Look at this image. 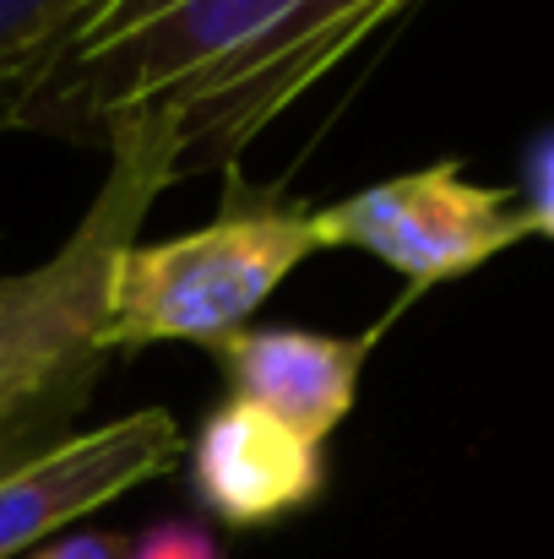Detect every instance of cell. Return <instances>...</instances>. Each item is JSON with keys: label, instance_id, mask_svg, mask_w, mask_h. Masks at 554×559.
I'll list each match as a JSON object with an SVG mask.
<instances>
[{"label": "cell", "instance_id": "9c48e42d", "mask_svg": "<svg viewBox=\"0 0 554 559\" xmlns=\"http://www.w3.org/2000/svg\"><path fill=\"white\" fill-rule=\"evenodd\" d=\"M169 5H180V0H93V5L71 22V33H66L44 60H55V55L76 49V44H98V38H109V33H126V27H137V22L169 11ZM44 60H38V66H44ZM38 66H33V71H38Z\"/></svg>", "mask_w": 554, "mask_h": 559}, {"label": "cell", "instance_id": "ba28073f", "mask_svg": "<svg viewBox=\"0 0 554 559\" xmlns=\"http://www.w3.org/2000/svg\"><path fill=\"white\" fill-rule=\"evenodd\" d=\"M93 0H0V98L71 33Z\"/></svg>", "mask_w": 554, "mask_h": 559}, {"label": "cell", "instance_id": "8992f818", "mask_svg": "<svg viewBox=\"0 0 554 559\" xmlns=\"http://www.w3.org/2000/svg\"><path fill=\"white\" fill-rule=\"evenodd\" d=\"M185 462L196 506L234 533L288 522L327 489V445L234 396L201 418Z\"/></svg>", "mask_w": 554, "mask_h": 559}, {"label": "cell", "instance_id": "8fae6325", "mask_svg": "<svg viewBox=\"0 0 554 559\" xmlns=\"http://www.w3.org/2000/svg\"><path fill=\"white\" fill-rule=\"evenodd\" d=\"M126 559H223V549L201 522H158L131 544Z\"/></svg>", "mask_w": 554, "mask_h": 559}, {"label": "cell", "instance_id": "52a82bcc", "mask_svg": "<svg viewBox=\"0 0 554 559\" xmlns=\"http://www.w3.org/2000/svg\"><path fill=\"white\" fill-rule=\"evenodd\" d=\"M380 326L365 337H321L299 326H245L228 337L212 359L228 380L234 402H250L288 429L310 435L316 445L332 440V429L359 402V374L375 348Z\"/></svg>", "mask_w": 554, "mask_h": 559}, {"label": "cell", "instance_id": "5b68a950", "mask_svg": "<svg viewBox=\"0 0 554 559\" xmlns=\"http://www.w3.org/2000/svg\"><path fill=\"white\" fill-rule=\"evenodd\" d=\"M185 429L169 407L109 418L87 435H66L49 451L0 473V559L44 544L126 489L164 478L185 456Z\"/></svg>", "mask_w": 554, "mask_h": 559}, {"label": "cell", "instance_id": "7c38bea8", "mask_svg": "<svg viewBox=\"0 0 554 559\" xmlns=\"http://www.w3.org/2000/svg\"><path fill=\"white\" fill-rule=\"evenodd\" d=\"M131 555V538H120V533H71V538H55V544H44L38 555L27 559H126Z\"/></svg>", "mask_w": 554, "mask_h": 559}, {"label": "cell", "instance_id": "7a4b0ae2", "mask_svg": "<svg viewBox=\"0 0 554 559\" xmlns=\"http://www.w3.org/2000/svg\"><path fill=\"white\" fill-rule=\"evenodd\" d=\"M109 175L66 245L0 277V473L66 440L93 402L109 354L98 348L115 261L137 245L153 201L180 180V126L164 109L115 115L98 136Z\"/></svg>", "mask_w": 554, "mask_h": 559}, {"label": "cell", "instance_id": "277c9868", "mask_svg": "<svg viewBox=\"0 0 554 559\" xmlns=\"http://www.w3.org/2000/svg\"><path fill=\"white\" fill-rule=\"evenodd\" d=\"M316 234L321 250L354 245L386 261L419 294L468 277L511 245L533 239V223L517 186H479L457 158H440L413 175L375 180L332 206H316Z\"/></svg>", "mask_w": 554, "mask_h": 559}, {"label": "cell", "instance_id": "6da1fadb", "mask_svg": "<svg viewBox=\"0 0 554 559\" xmlns=\"http://www.w3.org/2000/svg\"><path fill=\"white\" fill-rule=\"evenodd\" d=\"M424 0H180L126 33L76 44L0 98V131L104 136L115 115L180 126V180L234 169L245 147Z\"/></svg>", "mask_w": 554, "mask_h": 559}, {"label": "cell", "instance_id": "3957f363", "mask_svg": "<svg viewBox=\"0 0 554 559\" xmlns=\"http://www.w3.org/2000/svg\"><path fill=\"white\" fill-rule=\"evenodd\" d=\"M316 250V206L245 186L234 164L223 169V212L212 223L158 245H131L115 261L98 348L109 359L153 343H196L217 354Z\"/></svg>", "mask_w": 554, "mask_h": 559}, {"label": "cell", "instance_id": "30bf717a", "mask_svg": "<svg viewBox=\"0 0 554 559\" xmlns=\"http://www.w3.org/2000/svg\"><path fill=\"white\" fill-rule=\"evenodd\" d=\"M517 195H522V212H528L533 234L554 239V131H544V136L528 147Z\"/></svg>", "mask_w": 554, "mask_h": 559}]
</instances>
